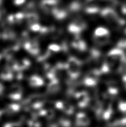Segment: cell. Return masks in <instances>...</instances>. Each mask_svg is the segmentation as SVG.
Segmentation results:
<instances>
[{"mask_svg":"<svg viewBox=\"0 0 126 127\" xmlns=\"http://www.w3.org/2000/svg\"><path fill=\"white\" fill-rule=\"evenodd\" d=\"M118 108L121 112H126V101H122L119 103Z\"/></svg>","mask_w":126,"mask_h":127,"instance_id":"9","label":"cell"},{"mask_svg":"<svg viewBox=\"0 0 126 127\" xmlns=\"http://www.w3.org/2000/svg\"><path fill=\"white\" fill-rule=\"evenodd\" d=\"M113 114V110L111 108L109 107L108 108L105 110L102 114V116L103 119L106 120L109 119L111 118Z\"/></svg>","mask_w":126,"mask_h":127,"instance_id":"7","label":"cell"},{"mask_svg":"<svg viewBox=\"0 0 126 127\" xmlns=\"http://www.w3.org/2000/svg\"><path fill=\"white\" fill-rule=\"evenodd\" d=\"M102 17L109 21H118V15L115 10L111 8H105L101 11Z\"/></svg>","mask_w":126,"mask_h":127,"instance_id":"3","label":"cell"},{"mask_svg":"<svg viewBox=\"0 0 126 127\" xmlns=\"http://www.w3.org/2000/svg\"><path fill=\"white\" fill-rule=\"evenodd\" d=\"M85 11L88 14H95L99 11V8L95 5H89L88 7H86Z\"/></svg>","mask_w":126,"mask_h":127,"instance_id":"6","label":"cell"},{"mask_svg":"<svg viewBox=\"0 0 126 127\" xmlns=\"http://www.w3.org/2000/svg\"><path fill=\"white\" fill-rule=\"evenodd\" d=\"M108 57L111 61L121 63L124 62L125 60V55L123 50L120 48H114L111 50L107 54Z\"/></svg>","mask_w":126,"mask_h":127,"instance_id":"2","label":"cell"},{"mask_svg":"<svg viewBox=\"0 0 126 127\" xmlns=\"http://www.w3.org/2000/svg\"><path fill=\"white\" fill-rule=\"evenodd\" d=\"M118 46L120 49L126 48V40H122L118 43Z\"/></svg>","mask_w":126,"mask_h":127,"instance_id":"10","label":"cell"},{"mask_svg":"<svg viewBox=\"0 0 126 127\" xmlns=\"http://www.w3.org/2000/svg\"><path fill=\"white\" fill-rule=\"evenodd\" d=\"M94 41L97 44H105L108 41L110 36L109 31L106 28L104 27H99L94 31Z\"/></svg>","mask_w":126,"mask_h":127,"instance_id":"1","label":"cell"},{"mask_svg":"<svg viewBox=\"0 0 126 127\" xmlns=\"http://www.w3.org/2000/svg\"><path fill=\"white\" fill-rule=\"evenodd\" d=\"M84 83L86 86H95L96 84L97 80L95 79L94 77H90L89 76H88L84 79Z\"/></svg>","mask_w":126,"mask_h":127,"instance_id":"5","label":"cell"},{"mask_svg":"<svg viewBox=\"0 0 126 127\" xmlns=\"http://www.w3.org/2000/svg\"><path fill=\"white\" fill-rule=\"evenodd\" d=\"M78 119L79 125L82 127H86L90 124V121L89 118L84 113L79 114Z\"/></svg>","mask_w":126,"mask_h":127,"instance_id":"4","label":"cell"},{"mask_svg":"<svg viewBox=\"0 0 126 127\" xmlns=\"http://www.w3.org/2000/svg\"><path fill=\"white\" fill-rule=\"evenodd\" d=\"M76 46L77 48L81 51H84L86 49V44L85 42L83 40H80L78 41L77 44H76Z\"/></svg>","mask_w":126,"mask_h":127,"instance_id":"8","label":"cell"}]
</instances>
